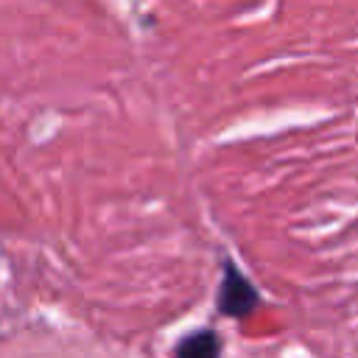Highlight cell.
Segmentation results:
<instances>
[{
	"label": "cell",
	"instance_id": "cell-1",
	"mask_svg": "<svg viewBox=\"0 0 358 358\" xmlns=\"http://www.w3.org/2000/svg\"><path fill=\"white\" fill-rule=\"evenodd\" d=\"M252 302H255V294L246 285V280L238 277L235 271H229V277L224 280V288H221V310L243 313L246 308H252Z\"/></svg>",
	"mask_w": 358,
	"mask_h": 358
},
{
	"label": "cell",
	"instance_id": "cell-2",
	"mask_svg": "<svg viewBox=\"0 0 358 358\" xmlns=\"http://www.w3.org/2000/svg\"><path fill=\"white\" fill-rule=\"evenodd\" d=\"M218 341L213 333H196L179 347V358H215Z\"/></svg>",
	"mask_w": 358,
	"mask_h": 358
}]
</instances>
